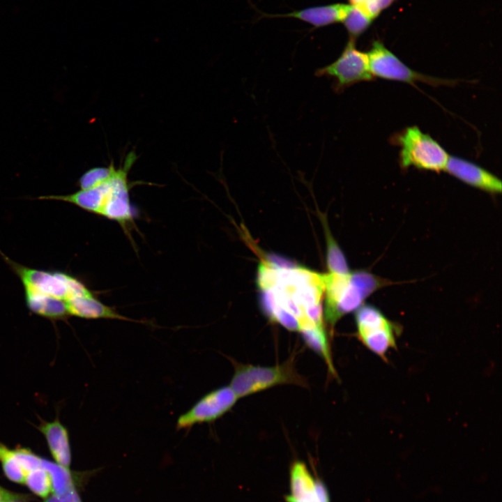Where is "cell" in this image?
Wrapping results in <instances>:
<instances>
[{
	"mask_svg": "<svg viewBox=\"0 0 502 502\" xmlns=\"http://www.w3.org/2000/svg\"><path fill=\"white\" fill-rule=\"evenodd\" d=\"M137 158L130 151L118 167L111 161L107 167H100L97 179L87 188L68 195H45L38 199L62 201L82 209L116 222L126 234L133 227L135 211L130 199V190L135 185L128 175Z\"/></svg>",
	"mask_w": 502,
	"mask_h": 502,
	"instance_id": "6da1fadb",
	"label": "cell"
},
{
	"mask_svg": "<svg viewBox=\"0 0 502 502\" xmlns=\"http://www.w3.org/2000/svg\"><path fill=\"white\" fill-rule=\"evenodd\" d=\"M392 142L400 147L401 168L440 172L445 167L450 155L429 135L416 126H409L395 134Z\"/></svg>",
	"mask_w": 502,
	"mask_h": 502,
	"instance_id": "7a4b0ae2",
	"label": "cell"
},
{
	"mask_svg": "<svg viewBox=\"0 0 502 502\" xmlns=\"http://www.w3.org/2000/svg\"><path fill=\"white\" fill-rule=\"evenodd\" d=\"M283 384L306 386L305 379L297 372L290 359L274 366L235 363L229 386L239 399Z\"/></svg>",
	"mask_w": 502,
	"mask_h": 502,
	"instance_id": "3957f363",
	"label": "cell"
},
{
	"mask_svg": "<svg viewBox=\"0 0 502 502\" xmlns=\"http://www.w3.org/2000/svg\"><path fill=\"white\" fill-rule=\"evenodd\" d=\"M355 321L358 340L370 351L386 360L387 353L396 348V339L400 331L398 326L370 305H362L356 311Z\"/></svg>",
	"mask_w": 502,
	"mask_h": 502,
	"instance_id": "277c9868",
	"label": "cell"
},
{
	"mask_svg": "<svg viewBox=\"0 0 502 502\" xmlns=\"http://www.w3.org/2000/svg\"><path fill=\"white\" fill-rule=\"evenodd\" d=\"M367 54L370 70L374 78L410 84L419 82L433 86H452L457 83V80L434 77L411 69L379 40L374 41Z\"/></svg>",
	"mask_w": 502,
	"mask_h": 502,
	"instance_id": "5b68a950",
	"label": "cell"
},
{
	"mask_svg": "<svg viewBox=\"0 0 502 502\" xmlns=\"http://www.w3.org/2000/svg\"><path fill=\"white\" fill-rule=\"evenodd\" d=\"M315 75L332 79L333 89L336 93H341L354 84L374 79L367 53L357 50L353 39L349 40L335 61L317 69Z\"/></svg>",
	"mask_w": 502,
	"mask_h": 502,
	"instance_id": "8992f818",
	"label": "cell"
},
{
	"mask_svg": "<svg viewBox=\"0 0 502 502\" xmlns=\"http://www.w3.org/2000/svg\"><path fill=\"white\" fill-rule=\"evenodd\" d=\"M238 397L229 386L216 388L199 399L176 422L177 429H188L197 424L213 422L228 412Z\"/></svg>",
	"mask_w": 502,
	"mask_h": 502,
	"instance_id": "52a82bcc",
	"label": "cell"
},
{
	"mask_svg": "<svg viewBox=\"0 0 502 502\" xmlns=\"http://www.w3.org/2000/svg\"><path fill=\"white\" fill-rule=\"evenodd\" d=\"M445 172L473 188L491 194L501 193V181L496 175L465 158L450 155Z\"/></svg>",
	"mask_w": 502,
	"mask_h": 502,
	"instance_id": "ba28073f",
	"label": "cell"
},
{
	"mask_svg": "<svg viewBox=\"0 0 502 502\" xmlns=\"http://www.w3.org/2000/svg\"><path fill=\"white\" fill-rule=\"evenodd\" d=\"M38 429L45 436L55 462L70 469L71 450L68 432L66 427L56 418L50 422L43 421Z\"/></svg>",
	"mask_w": 502,
	"mask_h": 502,
	"instance_id": "9c48e42d",
	"label": "cell"
},
{
	"mask_svg": "<svg viewBox=\"0 0 502 502\" xmlns=\"http://www.w3.org/2000/svg\"><path fill=\"white\" fill-rule=\"evenodd\" d=\"M351 4L335 3L305 8L283 15L307 22L316 27L326 26L340 22L347 16Z\"/></svg>",
	"mask_w": 502,
	"mask_h": 502,
	"instance_id": "30bf717a",
	"label": "cell"
},
{
	"mask_svg": "<svg viewBox=\"0 0 502 502\" xmlns=\"http://www.w3.org/2000/svg\"><path fill=\"white\" fill-rule=\"evenodd\" d=\"M40 467L45 469L51 478L53 494L61 495L75 488V478L70 469L42 458Z\"/></svg>",
	"mask_w": 502,
	"mask_h": 502,
	"instance_id": "8fae6325",
	"label": "cell"
},
{
	"mask_svg": "<svg viewBox=\"0 0 502 502\" xmlns=\"http://www.w3.org/2000/svg\"><path fill=\"white\" fill-rule=\"evenodd\" d=\"M285 499L287 502H330L328 490L319 479L290 492Z\"/></svg>",
	"mask_w": 502,
	"mask_h": 502,
	"instance_id": "7c38bea8",
	"label": "cell"
},
{
	"mask_svg": "<svg viewBox=\"0 0 502 502\" xmlns=\"http://www.w3.org/2000/svg\"><path fill=\"white\" fill-rule=\"evenodd\" d=\"M327 243L326 261L329 273L347 275L351 273L345 257L333 238L325 218L321 217Z\"/></svg>",
	"mask_w": 502,
	"mask_h": 502,
	"instance_id": "4fadbf2b",
	"label": "cell"
},
{
	"mask_svg": "<svg viewBox=\"0 0 502 502\" xmlns=\"http://www.w3.org/2000/svg\"><path fill=\"white\" fill-rule=\"evenodd\" d=\"M372 20L373 19L362 6L351 4V8L342 22L351 36L350 39L355 40L369 27Z\"/></svg>",
	"mask_w": 502,
	"mask_h": 502,
	"instance_id": "5bb4252c",
	"label": "cell"
},
{
	"mask_svg": "<svg viewBox=\"0 0 502 502\" xmlns=\"http://www.w3.org/2000/svg\"><path fill=\"white\" fill-rule=\"evenodd\" d=\"M24 484L35 494L42 498H47L49 494L52 492L50 476L48 472L41 467L26 473Z\"/></svg>",
	"mask_w": 502,
	"mask_h": 502,
	"instance_id": "9a60e30c",
	"label": "cell"
},
{
	"mask_svg": "<svg viewBox=\"0 0 502 502\" xmlns=\"http://www.w3.org/2000/svg\"><path fill=\"white\" fill-rule=\"evenodd\" d=\"M0 463L6 477L15 482L24 484L26 473L17 462L14 451L0 443Z\"/></svg>",
	"mask_w": 502,
	"mask_h": 502,
	"instance_id": "2e32d148",
	"label": "cell"
},
{
	"mask_svg": "<svg viewBox=\"0 0 502 502\" xmlns=\"http://www.w3.org/2000/svg\"><path fill=\"white\" fill-rule=\"evenodd\" d=\"M277 281V270L262 259L258 266L257 283L260 290L273 288Z\"/></svg>",
	"mask_w": 502,
	"mask_h": 502,
	"instance_id": "e0dca14e",
	"label": "cell"
},
{
	"mask_svg": "<svg viewBox=\"0 0 502 502\" xmlns=\"http://www.w3.org/2000/svg\"><path fill=\"white\" fill-rule=\"evenodd\" d=\"M13 451L17 462L26 473L40 467L42 457L29 448L18 447Z\"/></svg>",
	"mask_w": 502,
	"mask_h": 502,
	"instance_id": "ac0fdd59",
	"label": "cell"
},
{
	"mask_svg": "<svg viewBox=\"0 0 502 502\" xmlns=\"http://www.w3.org/2000/svg\"><path fill=\"white\" fill-rule=\"evenodd\" d=\"M395 0H368L362 6L374 20L384 9L390 6Z\"/></svg>",
	"mask_w": 502,
	"mask_h": 502,
	"instance_id": "d6986e66",
	"label": "cell"
},
{
	"mask_svg": "<svg viewBox=\"0 0 502 502\" xmlns=\"http://www.w3.org/2000/svg\"><path fill=\"white\" fill-rule=\"evenodd\" d=\"M45 502H82V501L76 488H73L61 495L52 494L47 498Z\"/></svg>",
	"mask_w": 502,
	"mask_h": 502,
	"instance_id": "ffe728a7",
	"label": "cell"
},
{
	"mask_svg": "<svg viewBox=\"0 0 502 502\" xmlns=\"http://www.w3.org/2000/svg\"><path fill=\"white\" fill-rule=\"evenodd\" d=\"M27 499V495L12 492L0 486V502H8L13 500L24 501Z\"/></svg>",
	"mask_w": 502,
	"mask_h": 502,
	"instance_id": "44dd1931",
	"label": "cell"
},
{
	"mask_svg": "<svg viewBox=\"0 0 502 502\" xmlns=\"http://www.w3.org/2000/svg\"><path fill=\"white\" fill-rule=\"evenodd\" d=\"M368 0H350L351 4L353 5H362L367 2Z\"/></svg>",
	"mask_w": 502,
	"mask_h": 502,
	"instance_id": "7402d4cb",
	"label": "cell"
},
{
	"mask_svg": "<svg viewBox=\"0 0 502 502\" xmlns=\"http://www.w3.org/2000/svg\"><path fill=\"white\" fill-rule=\"evenodd\" d=\"M8 502H23V501H21V500H13V501H8Z\"/></svg>",
	"mask_w": 502,
	"mask_h": 502,
	"instance_id": "603a6c76",
	"label": "cell"
}]
</instances>
